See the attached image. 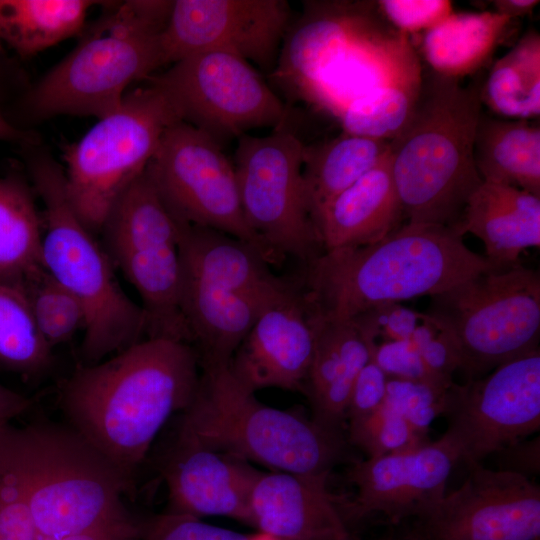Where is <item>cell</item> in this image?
<instances>
[{
    "label": "cell",
    "mask_w": 540,
    "mask_h": 540,
    "mask_svg": "<svg viewBox=\"0 0 540 540\" xmlns=\"http://www.w3.org/2000/svg\"><path fill=\"white\" fill-rule=\"evenodd\" d=\"M201 367L178 438L272 471L328 479L343 454L342 433L261 403L228 366Z\"/></svg>",
    "instance_id": "5b68a950"
},
{
    "label": "cell",
    "mask_w": 540,
    "mask_h": 540,
    "mask_svg": "<svg viewBox=\"0 0 540 540\" xmlns=\"http://www.w3.org/2000/svg\"><path fill=\"white\" fill-rule=\"evenodd\" d=\"M199 355L191 344L147 338L91 365H78L59 388L67 424L128 475L156 436L191 403Z\"/></svg>",
    "instance_id": "6da1fadb"
},
{
    "label": "cell",
    "mask_w": 540,
    "mask_h": 540,
    "mask_svg": "<svg viewBox=\"0 0 540 540\" xmlns=\"http://www.w3.org/2000/svg\"><path fill=\"white\" fill-rule=\"evenodd\" d=\"M449 387L388 378L385 403L417 430L427 434L430 423L443 414Z\"/></svg>",
    "instance_id": "d590c367"
},
{
    "label": "cell",
    "mask_w": 540,
    "mask_h": 540,
    "mask_svg": "<svg viewBox=\"0 0 540 540\" xmlns=\"http://www.w3.org/2000/svg\"><path fill=\"white\" fill-rule=\"evenodd\" d=\"M313 318L315 345L304 392L313 407V420L342 433L353 385L371 359L370 347L351 320Z\"/></svg>",
    "instance_id": "d4e9b609"
},
{
    "label": "cell",
    "mask_w": 540,
    "mask_h": 540,
    "mask_svg": "<svg viewBox=\"0 0 540 540\" xmlns=\"http://www.w3.org/2000/svg\"><path fill=\"white\" fill-rule=\"evenodd\" d=\"M42 223L19 176L0 177V284L17 288L42 266Z\"/></svg>",
    "instance_id": "f1b7e54d"
},
{
    "label": "cell",
    "mask_w": 540,
    "mask_h": 540,
    "mask_svg": "<svg viewBox=\"0 0 540 540\" xmlns=\"http://www.w3.org/2000/svg\"><path fill=\"white\" fill-rule=\"evenodd\" d=\"M481 84L433 73L402 129L389 141L394 184L407 222L454 227L482 183L474 138L482 114Z\"/></svg>",
    "instance_id": "3957f363"
},
{
    "label": "cell",
    "mask_w": 540,
    "mask_h": 540,
    "mask_svg": "<svg viewBox=\"0 0 540 540\" xmlns=\"http://www.w3.org/2000/svg\"><path fill=\"white\" fill-rule=\"evenodd\" d=\"M389 151L318 215L315 227L324 251L380 241L403 224Z\"/></svg>",
    "instance_id": "603a6c76"
},
{
    "label": "cell",
    "mask_w": 540,
    "mask_h": 540,
    "mask_svg": "<svg viewBox=\"0 0 540 540\" xmlns=\"http://www.w3.org/2000/svg\"><path fill=\"white\" fill-rule=\"evenodd\" d=\"M350 441L370 457L417 448L427 434L413 427L401 414L384 403L366 417L349 423Z\"/></svg>",
    "instance_id": "e575fe53"
},
{
    "label": "cell",
    "mask_w": 540,
    "mask_h": 540,
    "mask_svg": "<svg viewBox=\"0 0 540 540\" xmlns=\"http://www.w3.org/2000/svg\"><path fill=\"white\" fill-rule=\"evenodd\" d=\"M376 4L383 18L405 35L426 32L453 13L452 2L447 0H381Z\"/></svg>",
    "instance_id": "f35d334b"
},
{
    "label": "cell",
    "mask_w": 540,
    "mask_h": 540,
    "mask_svg": "<svg viewBox=\"0 0 540 540\" xmlns=\"http://www.w3.org/2000/svg\"><path fill=\"white\" fill-rule=\"evenodd\" d=\"M387 382V375L370 359L353 385L346 412L348 424L366 417L384 403Z\"/></svg>",
    "instance_id": "60d3db41"
},
{
    "label": "cell",
    "mask_w": 540,
    "mask_h": 540,
    "mask_svg": "<svg viewBox=\"0 0 540 540\" xmlns=\"http://www.w3.org/2000/svg\"><path fill=\"white\" fill-rule=\"evenodd\" d=\"M39 540H61L134 519L123 502L128 475L69 424H6Z\"/></svg>",
    "instance_id": "277c9868"
},
{
    "label": "cell",
    "mask_w": 540,
    "mask_h": 540,
    "mask_svg": "<svg viewBox=\"0 0 540 540\" xmlns=\"http://www.w3.org/2000/svg\"><path fill=\"white\" fill-rule=\"evenodd\" d=\"M458 462L456 451L442 436L414 449L356 462L348 475L355 495L338 497L345 523L349 527L370 517L390 525L407 522L444 496Z\"/></svg>",
    "instance_id": "d6986e66"
},
{
    "label": "cell",
    "mask_w": 540,
    "mask_h": 540,
    "mask_svg": "<svg viewBox=\"0 0 540 540\" xmlns=\"http://www.w3.org/2000/svg\"><path fill=\"white\" fill-rule=\"evenodd\" d=\"M428 313L451 330L467 380L538 347L539 271L520 264L482 271L431 297Z\"/></svg>",
    "instance_id": "30bf717a"
},
{
    "label": "cell",
    "mask_w": 540,
    "mask_h": 540,
    "mask_svg": "<svg viewBox=\"0 0 540 540\" xmlns=\"http://www.w3.org/2000/svg\"><path fill=\"white\" fill-rule=\"evenodd\" d=\"M512 22L493 10L453 12L424 32L421 50L433 73L460 80L488 62Z\"/></svg>",
    "instance_id": "484cf974"
},
{
    "label": "cell",
    "mask_w": 540,
    "mask_h": 540,
    "mask_svg": "<svg viewBox=\"0 0 540 540\" xmlns=\"http://www.w3.org/2000/svg\"><path fill=\"white\" fill-rule=\"evenodd\" d=\"M315 325L300 286H287L263 309L228 368L251 392L275 387L305 391Z\"/></svg>",
    "instance_id": "ffe728a7"
},
{
    "label": "cell",
    "mask_w": 540,
    "mask_h": 540,
    "mask_svg": "<svg viewBox=\"0 0 540 540\" xmlns=\"http://www.w3.org/2000/svg\"><path fill=\"white\" fill-rule=\"evenodd\" d=\"M17 288L29 304L39 333L52 349L85 329L83 306L44 267L30 274Z\"/></svg>",
    "instance_id": "d6a6232c"
},
{
    "label": "cell",
    "mask_w": 540,
    "mask_h": 540,
    "mask_svg": "<svg viewBox=\"0 0 540 540\" xmlns=\"http://www.w3.org/2000/svg\"><path fill=\"white\" fill-rule=\"evenodd\" d=\"M145 540H253L244 534L202 522L186 514L165 512L140 521Z\"/></svg>",
    "instance_id": "74e56055"
},
{
    "label": "cell",
    "mask_w": 540,
    "mask_h": 540,
    "mask_svg": "<svg viewBox=\"0 0 540 540\" xmlns=\"http://www.w3.org/2000/svg\"><path fill=\"white\" fill-rule=\"evenodd\" d=\"M479 238L485 257L500 267L520 264L521 253L540 246V197L523 189L484 182L467 200L455 225Z\"/></svg>",
    "instance_id": "cb8c5ba5"
},
{
    "label": "cell",
    "mask_w": 540,
    "mask_h": 540,
    "mask_svg": "<svg viewBox=\"0 0 540 540\" xmlns=\"http://www.w3.org/2000/svg\"><path fill=\"white\" fill-rule=\"evenodd\" d=\"M100 233L114 268L142 300L147 338L192 345L180 305L178 225L146 171L114 204Z\"/></svg>",
    "instance_id": "8fae6325"
},
{
    "label": "cell",
    "mask_w": 540,
    "mask_h": 540,
    "mask_svg": "<svg viewBox=\"0 0 540 540\" xmlns=\"http://www.w3.org/2000/svg\"><path fill=\"white\" fill-rule=\"evenodd\" d=\"M420 89L385 88L355 100L338 117L343 131L374 139H392L410 117Z\"/></svg>",
    "instance_id": "836d02e7"
},
{
    "label": "cell",
    "mask_w": 540,
    "mask_h": 540,
    "mask_svg": "<svg viewBox=\"0 0 540 540\" xmlns=\"http://www.w3.org/2000/svg\"><path fill=\"white\" fill-rule=\"evenodd\" d=\"M178 225L180 305L200 366H228L263 309L287 286L253 245Z\"/></svg>",
    "instance_id": "8992f818"
},
{
    "label": "cell",
    "mask_w": 540,
    "mask_h": 540,
    "mask_svg": "<svg viewBox=\"0 0 540 540\" xmlns=\"http://www.w3.org/2000/svg\"><path fill=\"white\" fill-rule=\"evenodd\" d=\"M31 175L45 206L42 266L84 308L80 365L98 363L143 340L144 311L121 289L102 244L72 209L60 166L38 157Z\"/></svg>",
    "instance_id": "52a82bcc"
},
{
    "label": "cell",
    "mask_w": 540,
    "mask_h": 540,
    "mask_svg": "<svg viewBox=\"0 0 540 540\" xmlns=\"http://www.w3.org/2000/svg\"><path fill=\"white\" fill-rule=\"evenodd\" d=\"M539 437L534 440H520L500 450V470L511 471L529 478L539 473Z\"/></svg>",
    "instance_id": "b9f144b4"
},
{
    "label": "cell",
    "mask_w": 540,
    "mask_h": 540,
    "mask_svg": "<svg viewBox=\"0 0 540 540\" xmlns=\"http://www.w3.org/2000/svg\"><path fill=\"white\" fill-rule=\"evenodd\" d=\"M327 479L256 471L249 493L251 525L274 540H353Z\"/></svg>",
    "instance_id": "7402d4cb"
},
{
    "label": "cell",
    "mask_w": 540,
    "mask_h": 540,
    "mask_svg": "<svg viewBox=\"0 0 540 540\" xmlns=\"http://www.w3.org/2000/svg\"><path fill=\"white\" fill-rule=\"evenodd\" d=\"M495 12L515 20L531 14L539 4L538 0H496L491 2Z\"/></svg>",
    "instance_id": "f6af8a7d"
},
{
    "label": "cell",
    "mask_w": 540,
    "mask_h": 540,
    "mask_svg": "<svg viewBox=\"0 0 540 540\" xmlns=\"http://www.w3.org/2000/svg\"><path fill=\"white\" fill-rule=\"evenodd\" d=\"M253 540H274L264 534H260V536H255Z\"/></svg>",
    "instance_id": "7dc6e473"
},
{
    "label": "cell",
    "mask_w": 540,
    "mask_h": 540,
    "mask_svg": "<svg viewBox=\"0 0 540 540\" xmlns=\"http://www.w3.org/2000/svg\"><path fill=\"white\" fill-rule=\"evenodd\" d=\"M168 99L180 121L218 143L287 121L285 105L246 60L223 51L186 56L147 79Z\"/></svg>",
    "instance_id": "4fadbf2b"
},
{
    "label": "cell",
    "mask_w": 540,
    "mask_h": 540,
    "mask_svg": "<svg viewBox=\"0 0 540 540\" xmlns=\"http://www.w3.org/2000/svg\"><path fill=\"white\" fill-rule=\"evenodd\" d=\"M146 173L179 224L207 227L245 241L272 264L248 226L233 163L205 132L177 121L164 132Z\"/></svg>",
    "instance_id": "5bb4252c"
},
{
    "label": "cell",
    "mask_w": 540,
    "mask_h": 540,
    "mask_svg": "<svg viewBox=\"0 0 540 540\" xmlns=\"http://www.w3.org/2000/svg\"><path fill=\"white\" fill-rule=\"evenodd\" d=\"M384 540H391V539H390V538H386V539H384Z\"/></svg>",
    "instance_id": "c3c4849f"
},
{
    "label": "cell",
    "mask_w": 540,
    "mask_h": 540,
    "mask_svg": "<svg viewBox=\"0 0 540 540\" xmlns=\"http://www.w3.org/2000/svg\"><path fill=\"white\" fill-rule=\"evenodd\" d=\"M442 437L467 467L540 428V350L507 361L486 375L449 387Z\"/></svg>",
    "instance_id": "2e32d148"
},
{
    "label": "cell",
    "mask_w": 540,
    "mask_h": 540,
    "mask_svg": "<svg viewBox=\"0 0 540 540\" xmlns=\"http://www.w3.org/2000/svg\"><path fill=\"white\" fill-rule=\"evenodd\" d=\"M371 359L383 370L388 378L426 382L449 387L427 368L418 351L410 341H388L371 349Z\"/></svg>",
    "instance_id": "ab89813d"
},
{
    "label": "cell",
    "mask_w": 540,
    "mask_h": 540,
    "mask_svg": "<svg viewBox=\"0 0 540 540\" xmlns=\"http://www.w3.org/2000/svg\"><path fill=\"white\" fill-rule=\"evenodd\" d=\"M180 121L152 83L126 93L64 154L65 191L81 222L100 234L114 204L146 170L166 129Z\"/></svg>",
    "instance_id": "9c48e42d"
},
{
    "label": "cell",
    "mask_w": 540,
    "mask_h": 540,
    "mask_svg": "<svg viewBox=\"0 0 540 540\" xmlns=\"http://www.w3.org/2000/svg\"><path fill=\"white\" fill-rule=\"evenodd\" d=\"M291 10L285 0H176L161 33L164 65L223 51L270 71Z\"/></svg>",
    "instance_id": "ac0fdd59"
},
{
    "label": "cell",
    "mask_w": 540,
    "mask_h": 540,
    "mask_svg": "<svg viewBox=\"0 0 540 540\" xmlns=\"http://www.w3.org/2000/svg\"><path fill=\"white\" fill-rule=\"evenodd\" d=\"M256 471L242 459L177 437L161 471L167 512L224 516L251 525L249 493Z\"/></svg>",
    "instance_id": "44dd1931"
},
{
    "label": "cell",
    "mask_w": 540,
    "mask_h": 540,
    "mask_svg": "<svg viewBox=\"0 0 540 540\" xmlns=\"http://www.w3.org/2000/svg\"><path fill=\"white\" fill-rule=\"evenodd\" d=\"M410 342L432 374L444 382H453V373L459 369L458 349L451 330L444 322L428 312L424 313Z\"/></svg>",
    "instance_id": "8d00e7d4"
},
{
    "label": "cell",
    "mask_w": 540,
    "mask_h": 540,
    "mask_svg": "<svg viewBox=\"0 0 540 540\" xmlns=\"http://www.w3.org/2000/svg\"><path fill=\"white\" fill-rule=\"evenodd\" d=\"M89 0H0V38L21 55L38 53L83 27Z\"/></svg>",
    "instance_id": "f546056e"
},
{
    "label": "cell",
    "mask_w": 540,
    "mask_h": 540,
    "mask_svg": "<svg viewBox=\"0 0 540 540\" xmlns=\"http://www.w3.org/2000/svg\"><path fill=\"white\" fill-rule=\"evenodd\" d=\"M21 133L0 115V140L20 139Z\"/></svg>",
    "instance_id": "bcb514c9"
},
{
    "label": "cell",
    "mask_w": 540,
    "mask_h": 540,
    "mask_svg": "<svg viewBox=\"0 0 540 540\" xmlns=\"http://www.w3.org/2000/svg\"><path fill=\"white\" fill-rule=\"evenodd\" d=\"M34 400L0 384V424L10 423L14 418L29 412Z\"/></svg>",
    "instance_id": "ee69618b"
},
{
    "label": "cell",
    "mask_w": 540,
    "mask_h": 540,
    "mask_svg": "<svg viewBox=\"0 0 540 540\" xmlns=\"http://www.w3.org/2000/svg\"><path fill=\"white\" fill-rule=\"evenodd\" d=\"M481 102L495 114L510 120L540 115V35L524 34L498 59L481 85Z\"/></svg>",
    "instance_id": "4dcf8cb0"
},
{
    "label": "cell",
    "mask_w": 540,
    "mask_h": 540,
    "mask_svg": "<svg viewBox=\"0 0 540 540\" xmlns=\"http://www.w3.org/2000/svg\"><path fill=\"white\" fill-rule=\"evenodd\" d=\"M52 348L39 333L18 288L0 284V367L33 378L52 365Z\"/></svg>",
    "instance_id": "1f68e13d"
},
{
    "label": "cell",
    "mask_w": 540,
    "mask_h": 540,
    "mask_svg": "<svg viewBox=\"0 0 540 540\" xmlns=\"http://www.w3.org/2000/svg\"><path fill=\"white\" fill-rule=\"evenodd\" d=\"M457 227L406 222L372 244L324 251L305 265L312 314L347 321L367 309L435 296L500 267L470 250Z\"/></svg>",
    "instance_id": "7a4b0ae2"
},
{
    "label": "cell",
    "mask_w": 540,
    "mask_h": 540,
    "mask_svg": "<svg viewBox=\"0 0 540 540\" xmlns=\"http://www.w3.org/2000/svg\"><path fill=\"white\" fill-rule=\"evenodd\" d=\"M173 1L132 0L118 4L32 91L38 116L101 118L115 110L129 85L164 65L160 37Z\"/></svg>",
    "instance_id": "ba28073f"
},
{
    "label": "cell",
    "mask_w": 540,
    "mask_h": 540,
    "mask_svg": "<svg viewBox=\"0 0 540 540\" xmlns=\"http://www.w3.org/2000/svg\"><path fill=\"white\" fill-rule=\"evenodd\" d=\"M379 11V10H378ZM311 29L310 56L334 99L337 117L357 99L385 88H420L421 67L407 35L379 13L344 10Z\"/></svg>",
    "instance_id": "9a60e30c"
},
{
    "label": "cell",
    "mask_w": 540,
    "mask_h": 540,
    "mask_svg": "<svg viewBox=\"0 0 540 540\" xmlns=\"http://www.w3.org/2000/svg\"><path fill=\"white\" fill-rule=\"evenodd\" d=\"M0 425H2V424H0Z\"/></svg>",
    "instance_id": "681fc988"
},
{
    "label": "cell",
    "mask_w": 540,
    "mask_h": 540,
    "mask_svg": "<svg viewBox=\"0 0 540 540\" xmlns=\"http://www.w3.org/2000/svg\"><path fill=\"white\" fill-rule=\"evenodd\" d=\"M473 154L482 181L517 187L540 197L539 125L482 113Z\"/></svg>",
    "instance_id": "4316f807"
},
{
    "label": "cell",
    "mask_w": 540,
    "mask_h": 540,
    "mask_svg": "<svg viewBox=\"0 0 540 540\" xmlns=\"http://www.w3.org/2000/svg\"><path fill=\"white\" fill-rule=\"evenodd\" d=\"M456 490L410 519L391 540H539L540 487L528 477L467 467Z\"/></svg>",
    "instance_id": "e0dca14e"
},
{
    "label": "cell",
    "mask_w": 540,
    "mask_h": 540,
    "mask_svg": "<svg viewBox=\"0 0 540 540\" xmlns=\"http://www.w3.org/2000/svg\"><path fill=\"white\" fill-rule=\"evenodd\" d=\"M389 141L342 132L304 145L302 176L311 218L374 168L388 153Z\"/></svg>",
    "instance_id": "83f0119b"
},
{
    "label": "cell",
    "mask_w": 540,
    "mask_h": 540,
    "mask_svg": "<svg viewBox=\"0 0 540 540\" xmlns=\"http://www.w3.org/2000/svg\"><path fill=\"white\" fill-rule=\"evenodd\" d=\"M304 144L287 121L266 136L238 138L234 169L245 220L272 264L307 265L323 253L302 176Z\"/></svg>",
    "instance_id": "7c38bea8"
},
{
    "label": "cell",
    "mask_w": 540,
    "mask_h": 540,
    "mask_svg": "<svg viewBox=\"0 0 540 540\" xmlns=\"http://www.w3.org/2000/svg\"><path fill=\"white\" fill-rule=\"evenodd\" d=\"M61 540H145L140 521L131 519L100 526Z\"/></svg>",
    "instance_id": "7bdbcfd3"
}]
</instances>
